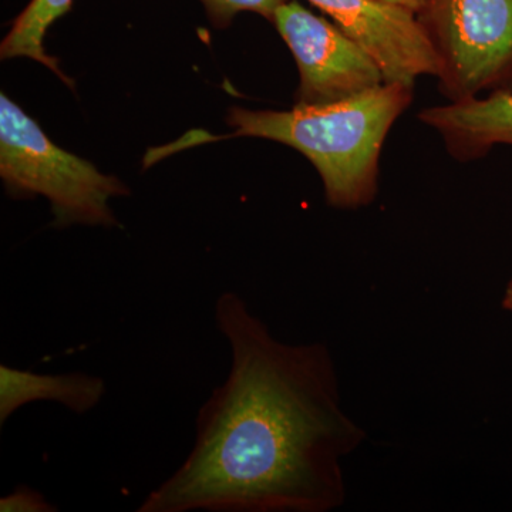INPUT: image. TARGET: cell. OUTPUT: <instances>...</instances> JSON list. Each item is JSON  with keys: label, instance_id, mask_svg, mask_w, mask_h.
I'll use <instances>...</instances> for the list:
<instances>
[{"label": "cell", "instance_id": "cell-3", "mask_svg": "<svg viewBox=\"0 0 512 512\" xmlns=\"http://www.w3.org/2000/svg\"><path fill=\"white\" fill-rule=\"evenodd\" d=\"M0 177L12 197H45L60 228L114 227L110 201L130 194L119 178L57 147L6 94L0 96Z\"/></svg>", "mask_w": 512, "mask_h": 512}, {"label": "cell", "instance_id": "cell-10", "mask_svg": "<svg viewBox=\"0 0 512 512\" xmlns=\"http://www.w3.org/2000/svg\"><path fill=\"white\" fill-rule=\"evenodd\" d=\"M215 26L225 28L239 12H254L274 22L276 10L288 0H201Z\"/></svg>", "mask_w": 512, "mask_h": 512}, {"label": "cell", "instance_id": "cell-12", "mask_svg": "<svg viewBox=\"0 0 512 512\" xmlns=\"http://www.w3.org/2000/svg\"><path fill=\"white\" fill-rule=\"evenodd\" d=\"M389 2L406 6V8L412 9L414 12L419 13L421 8H423L424 3H426V0H389Z\"/></svg>", "mask_w": 512, "mask_h": 512}, {"label": "cell", "instance_id": "cell-13", "mask_svg": "<svg viewBox=\"0 0 512 512\" xmlns=\"http://www.w3.org/2000/svg\"><path fill=\"white\" fill-rule=\"evenodd\" d=\"M503 308L505 311L512 312V279L510 284H508L507 289H505L504 298H503Z\"/></svg>", "mask_w": 512, "mask_h": 512}, {"label": "cell", "instance_id": "cell-2", "mask_svg": "<svg viewBox=\"0 0 512 512\" xmlns=\"http://www.w3.org/2000/svg\"><path fill=\"white\" fill-rule=\"evenodd\" d=\"M412 101L413 86L383 83L349 99L296 104L288 111L232 107L229 137L292 147L318 171L330 207L357 210L375 200L384 141Z\"/></svg>", "mask_w": 512, "mask_h": 512}, {"label": "cell", "instance_id": "cell-8", "mask_svg": "<svg viewBox=\"0 0 512 512\" xmlns=\"http://www.w3.org/2000/svg\"><path fill=\"white\" fill-rule=\"evenodd\" d=\"M106 392V382L87 373L43 375L0 365V426L22 407L36 402L57 403L82 416L96 409Z\"/></svg>", "mask_w": 512, "mask_h": 512}, {"label": "cell", "instance_id": "cell-6", "mask_svg": "<svg viewBox=\"0 0 512 512\" xmlns=\"http://www.w3.org/2000/svg\"><path fill=\"white\" fill-rule=\"evenodd\" d=\"M375 60L384 83L413 86L439 76L433 43L419 16L389 0H308Z\"/></svg>", "mask_w": 512, "mask_h": 512}, {"label": "cell", "instance_id": "cell-9", "mask_svg": "<svg viewBox=\"0 0 512 512\" xmlns=\"http://www.w3.org/2000/svg\"><path fill=\"white\" fill-rule=\"evenodd\" d=\"M72 2L73 0H32L3 39L0 46L2 59L29 57L49 67L63 82L72 86V80L64 76L59 64L52 56L47 55L43 46L47 29L69 12Z\"/></svg>", "mask_w": 512, "mask_h": 512}, {"label": "cell", "instance_id": "cell-4", "mask_svg": "<svg viewBox=\"0 0 512 512\" xmlns=\"http://www.w3.org/2000/svg\"><path fill=\"white\" fill-rule=\"evenodd\" d=\"M417 16L439 57L446 99L512 89V0H426Z\"/></svg>", "mask_w": 512, "mask_h": 512}, {"label": "cell", "instance_id": "cell-7", "mask_svg": "<svg viewBox=\"0 0 512 512\" xmlns=\"http://www.w3.org/2000/svg\"><path fill=\"white\" fill-rule=\"evenodd\" d=\"M419 120L440 134L451 157L478 160L495 146L512 147V89L427 107Z\"/></svg>", "mask_w": 512, "mask_h": 512}, {"label": "cell", "instance_id": "cell-5", "mask_svg": "<svg viewBox=\"0 0 512 512\" xmlns=\"http://www.w3.org/2000/svg\"><path fill=\"white\" fill-rule=\"evenodd\" d=\"M274 23L298 64L296 104H328L384 83L375 60L330 20L285 2Z\"/></svg>", "mask_w": 512, "mask_h": 512}, {"label": "cell", "instance_id": "cell-1", "mask_svg": "<svg viewBox=\"0 0 512 512\" xmlns=\"http://www.w3.org/2000/svg\"><path fill=\"white\" fill-rule=\"evenodd\" d=\"M227 379L195 420L180 467L138 512H330L345 503L343 460L365 441L322 343L289 345L235 292L215 302Z\"/></svg>", "mask_w": 512, "mask_h": 512}, {"label": "cell", "instance_id": "cell-11", "mask_svg": "<svg viewBox=\"0 0 512 512\" xmlns=\"http://www.w3.org/2000/svg\"><path fill=\"white\" fill-rule=\"evenodd\" d=\"M2 512H55L57 508L46 500L45 495L29 485L19 484L12 493L0 498Z\"/></svg>", "mask_w": 512, "mask_h": 512}]
</instances>
